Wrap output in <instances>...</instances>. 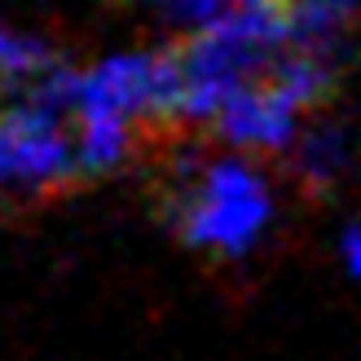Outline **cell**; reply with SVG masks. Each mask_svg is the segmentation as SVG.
Returning <instances> with one entry per match:
<instances>
[{
	"mask_svg": "<svg viewBox=\"0 0 361 361\" xmlns=\"http://www.w3.org/2000/svg\"><path fill=\"white\" fill-rule=\"evenodd\" d=\"M164 216L180 247L212 260H243L274 225V185L247 150H190L168 176Z\"/></svg>",
	"mask_w": 361,
	"mask_h": 361,
	"instance_id": "obj_1",
	"label": "cell"
},
{
	"mask_svg": "<svg viewBox=\"0 0 361 361\" xmlns=\"http://www.w3.org/2000/svg\"><path fill=\"white\" fill-rule=\"evenodd\" d=\"M348 154H353V146L339 123H309L286 159H291V172L309 190H331L348 172Z\"/></svg>",
	"mask_w": 361,
	"mask_h": 361,
	"instance_id": "obj_2",
	"label": "cell"
},
{
	"mask_svg": "<svg viewBox=\"0 0 361 361\" xmlns=\"http://www.w3.org/2000/svg\"><path fill=\"white\" fill-rule=\"evenodd\" d=\"M159 5H164V18L176 35H190V31L212 27L216 18H225L238 0H159Z\"/></svg>",
	"mask_w": 361,
	"mask_h": 361,
	"instance_id": "obj_3",
	"label": "cell"
},
{
	"mask_svg": "<svg viewBox=\"0 0 361 361\" xmlns=\"http://www.w3.org/2000/svg\"><path fill=\"white\" fill-rule=\"evenodd\" d=\"M339 264L353 282H361V221H348L339 229Z\"/></svg>",
	"mask_w": 361,
	"mask_h": 361,
	"instance_id": "obj_4",
	"label": "cell"
},
{
	"mask_svg": "<svg viewBox=\"0 0 361 361\" xmlns=\"http://www.w3.org/2000/svg\"><path fill=\"white\" fill-rule=\"evenodd\" d=\"M243 5H264V9H286L291 0H243Z\"/></svg>",
	"mask_w": 361,
	"mask_h": 361,
	"instance_id": "obj_5",
	"label": "cell"
}]
</instances>
